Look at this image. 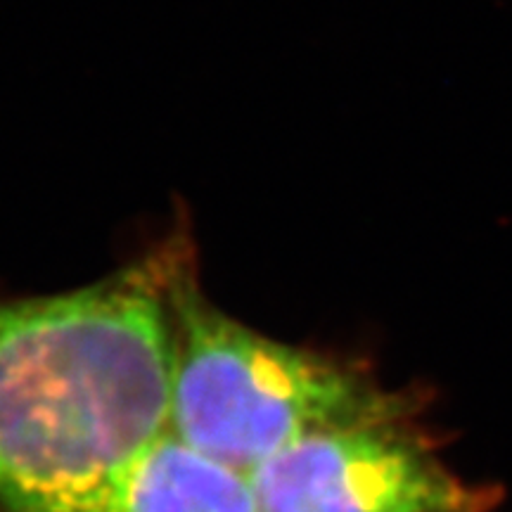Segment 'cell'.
I'll list each match as a JSON object with an SVG mask.
<instances>
[{
  "instance_id": "6da1fadb",
  "label": "cell",
  "mask_w": 512,
  "mask_h": 512,
  "mask_svg": "<svg viewBox=\"0 0 512 512\" xmlns=\"http://www.w3.org/2000/svg\"><path fill=\"white\" fill-rule=\"evenodd\" d=\"M176 247L76 290L0 297V512H81L169 430Z\"/></svg>"
},
{
  "instance_id": "7a4b0ae2",
  "label": "cell",
  "mask_w": 512,
  "mask_h": 512,
  "mask_svg": "<svg viewBox=\"0 0 512 512\" xmlns=\"http://www.w3.org/2000/svg\"><path fill=\"white\" fill-rule=\"evenodd\" d=\"M166 306L174 342L169 430L245 475L311 434L384 411L406 392L361 361L280 342L230 316L204 294L183 240Z\"/></svg>"
},
{
  "instance_id": "3957f363",
  "label": "cell",
  "mask_w": 512,
  "mask_h": 512,
  "mask_svg": "<svg viewBox=\"0 0 512 512\" xmlns=\"http://www.w3.org/2000/svg\"><path fill=\"white\" fill-rule=\"evenodd\" d=\"M259 512H498L501 491L453 470L406 389L392 406L311 434L249 472Z\"/></svg>"
},
{
  "instance_id": "277c9868",
  "label": "cell",
  "mask_w": 512,
  "mask_h": 512,
  "mask_svg": "<svg viewBox=\"0 0 512 512\" xmlns=\"http://www.w3.org/2000/svg\"><path fill=\"white\" fill-rule=\"evenodd\" d=\"M81 512H259L252 479L166 430Z\"/></svg>"
}]
</instances>
